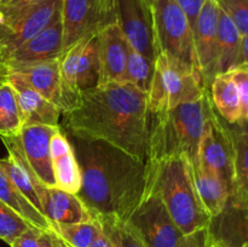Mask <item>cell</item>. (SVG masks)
I'll return each mask as SVG.
<instances>
[{
  "instance_id": "1",
  "label": "cell",
  "mask_w": 248,
  "mask_h": 247,
  "mask_svg": "<svg viewBox=\"0 0 248 247\" xmlns=\"http://www.w3.org/2000/svg\"><path fill=\"white\" fill-rule=\"evenodd\" d=\"M62 118L68 136L103 140L147 162L148 93L132 85L111 82L82 92L77 106Z\"/></svg>"
},
{
  "instance_id": "2",
  "label": "cell",
  "mask_w": 248,
  "mask_h": 247,
  "mask_svg": "<svg viewBox=\"0 0 248 247\" xmlns=\"http://www.w3.org/2000/svg\"><path fill=\"white\" fill-rule=\"evenodd\" d=\"M68 138L81 171L77 195L93 216L127 220L144 194L147 162L103 140Z\"/></svg>"
},
{
  "instance_id": "3",
  "label": "cell",
  "mask_w": 248,
  "mask_h": 247,
  "mask_svg": "<svg viewBox=\"0 0 248 247\" xmlns=\"http://www.w3.org/2000/svg\"><path fill=\"white\" fill-rule=\"evenodd\" d=\"M213 110L215 106L207 90L196 101L171 110L149 113L147 161L184 155L191 165L198 164L201 136Z\"/></svg>"
},
{
  "instance_id": "4",
  "label": "cell",
  "mask_w": 248,
  "mask_h": 247,
  "mask_svg": "<svg viewBox=\"0 0 248 247\" xmlns=\"http://www.w3.org/2000/svg\"><path fill=\"white\" fill-rule=\"evenodd\" d=\"M147 183L157 191L182 234L210 225L212 217L196 194L188 157L181 155L147 161Z\"/></svg>"
},
{
  "instance_id": "5",
  "label": "cell",
  "mask_w": 248,
  "mask_h": 247,
  "mask_svg": "<svg viewBox=\"0 0 248 247\" xmlns=\"http://www.w3.org/2000/svg\"><path fill=\"white\" fill-rule=\"evenodd\" d=\"M199 68L171 60L162 53L155 58V72L148 93L149 113L171 110L194 102L207 91Z\"/></svg>"
},
{
  "instance_id": "6",
  "label": "cell",
  "mask_w": 248,
  "mask_h": 247,
  "mask_svg": "<svg viewBox=\"0 0 248 247\" xmlns=\"http://www.w3.org/2000/svg\"><path fill=\"white\" fill-rule=\"evenodd\" d=\"M61 110H72L80 94L99 86L98 33L81 39L62 53L60 58Z\"/></svg>"
},
{
  "instance_id": "7",
  "label": "cell",
  "mask_w": 248,
  "mask_h": 247,
  "mask_svg": "<svg viewBox=\"0 0 248 247\" xmlns=\"http://www.w3.org/2000/svg\"><path fill=\"white\" fill-rule=\"evenodd\" d=\"M150 11L156 53L199 68L193 29L178 2L176 0H154Z\"/></svg>"
},
{
  "instance_id": "8",
  "label": "cell",
  "mask_w": 248,
  "mask_h": 247,
  "mask_svg": "<svg viewBox=\"0 0 248 247\" xmlns=\"http://www.w3.org/2000/svg\"><path fill=\"white\" fill-rule=\"evenodd\" d=\"M125 222L147 247H178L184 236L157 191L148 183H145L142 200Z\"/></svg>"
},
{
  "instance_id": "9",
  "label": "cell",
  "mask_w": 248,
  "mask_h": 247,
  "mask_svg": "<svg viewBox=\"0 0 248 247\" xmlns=\"http://www.w3.org/2000/svg\"><path fill=\"white\" fill-rule=\"evenodd\" d=\"M235 150L229 125L217 113L208 116L199 144V162L201 166L215 172L225 183L230 191H234Z\"/></svg>"
},
{
  "instance_id": "10",
  "label": "cell",
  "mask_w": 248,
  "mask_h": 247,
  "mask_svg": "<svg viewBox=\"0 0 248 247\" xmlns=\"http://www.w3.org/2000/svg\"><path fill=\"white\" fill-rule=\"evenodd\" d=\"M61 18L63 52L81 39L97 34L116 21L115 15L102 9L93 0H62Z\"/></svg>"
},
{
  "instance_id": "11",
  "label": "cell",
  "mask_w": 248,
  "mask_h": 247,
  "mask_svg": "<svg viewBox=\"0 0 248 247\" xmlns=\"http://www.w3.org/2000/svg\"><path fill=\"white\" fill-rule=\"evenodd\" d=\"M62 0H43L18 18L0 23V61L7 57L26 41L40 33L61 11Z\"/></svg>"
},
{
  "instance_id": "12",
  "label": "cell",
  "mask_w": 248,
  "mask_h": 247,
  "mask_svg": "<svg viewBox=\"0 0 248 247\" xmlns=\"http://www.w3.org/2000/svg\"><path fill=\"white\" fill-rule=\"evenodd\" d=\"M116 21L132 48L150 60L156 58L152 11L145 0H115Z\"/></svg>"
},
{
  "instance_id": "13",
  "label": "cell",
  "mask_w": 248,
  "mask_h": 247,
  "mask_svg": "<svg viewBox=\"0 0 248 247\" xmlns=\"http://www.w3.org/2000/svg\"><path fill=\"white\" fill-rule=\"evenodd\" d=\"M218 17L219 6L217 1L205 0L193 29L196 58L207 89L217 75Z\"/></svg>"
},
{
  "instance_id": "14",
  "label": "cell",
  "mask_w": 248,
  "mask_h": 247,
  "mask_svg": "<svg viewBox=\"0 0 248 247\" xmlns=\"http://www.w3.org/2000/svg\"><path fill=\"white\" fill-rule=\"evenodd\" d=\"M98 46L101 65L99 85L111 82L124 84L130 44L118 21L108 24L98 31Z\"/></svg>"
},
{
  "instance_id": "15",
  "label": "cell",
  "mask_w": 248,
  "mask_h": 247,
  "mask_svg": "<svg viewBox=\"0 0 248 247\" xmlns=\"http://www.w3.org/2000/svg\"><path fill=\"white\" fill-rule=\"evenodd\" d=\"M61 126L26 125L19 132L22 148L39 181L46 186H55L51 165V138Z\"/></svg>"
},
{
  "instance_id": "16",
  "label": "cell",
  "mask_w": 248,
  "mask_h": 247,
  "mask_svg": "<svg viewBox=\"0 0 248 247\" xmlns=\"http://www.w3.org/2000/svg\"><path fill=\"white\" fill-rule=\"evenodd\" d=\"M62 53L63 29L60 11L46 28L14 51L5 60L4 64L9 68L23 63L40 62V61L60 58Z\"/></svg>"
},
{
  "instance_id": "17",
  "label": "cell",
  "mask_w": 248,
  "mask_h": 247,
  "mask_svg": "<svg viewBox=\"0 0 248 247\" xmlns=\"http://www.w3.org/2000/svg\"><path fill=\"white\" fill-rule=\"evenodd\" d=\"M6 81L14 87L16 92L24 126H61L60 119L62 116L61 109L41 96L38 91H35L21 74L16 72H9Z\"/></svg>"
},
{
  "instance_id": "18",
  "label": "cell",
  "mask_w": 248,
  "mask_h": 247,
  "mask_svg": "<svg viewBox=\"0 0 248 247\" xmlns=\"http://www.w3.org/2000/svg\"><path fill=\"white\" fill-rule=\"evenodd\" d=\"M211 239L228 247H248V206L229 198L208 225Z\"/></svg>"
},
{
  "instance_id": "19",
  "label": "cell",
  "mask_w": 248,
  "mask_h": 247,
  "mask_svg": "<svg viewBox=\"0 0 248 247\" xmlns=\"http://www.w3.org/2000/svg\"><path fill=\"white\" fill-rule=\"evenodd\" d=\"M40 202L41 213L50 223L73 224L87 222L94 217L77 194L57 186H45Z\"/></svg>"
},
{
  "instance_id": "20",
  "label": "cell",
  "mask_w": 248,
  "mask_h": 247,
  "mask_svg": "<svg viewBox=\"0 0 248 247\" xmlns=\"http://www.w3.org/2000/svg\"><path fill=\"white\" fill-rule=\"evenodd\" d=\"M50 150L55 186L78 194L81 188V171L72 142L62 127L51 138Z\"/></svg>"
},
{
  "instance_id": "21",
  "label": "cell",
  "mask_w": 248,
  "mask_h": 247,
  "mask_svg": "<svg viewBox=\"0 0 248 247\" xmlns=\"http://www.w3.org/2000/svg\"><path fill=\"white\" fill-rule=\"evenodd\" d=\"M60 58L16 64L7 70L21 74L35 91L61 109Z\"/></svg>"
},
{
  "instance_id": "22",
  "label": "cell",
  "mask_w": 248,
  "mask_h": 247,
  "mask_svg": "<svg viewBox=\"0 0 248 247\" xmlns=\"http://www.w3.org/2000/svg\"><path fill=\"white\" fill-rule=\"evenodd\" d=\"M191 176L194 186L201 203L211 217L219 215L227 206L230 198V191L224 182L200 162L191 165Z\"/></svg>"
},
{
  "instance_id": "23",
  "label": "cell",
  "mask_w": 248,
  "mask_h": 247,
  "mask_svg": "<svg viewBox=\"0 0 248 247\" xmlns=\"http://www.w3.org/2000/svg\"><path fill=\"white\" fill-rule=\"evenodd\" d=\"M208 90L220 118L229 125H239L241 119L240 94L230 72L216 75Z\"/></svg>"
},
{
  "instance_id": "24",
  "label": "cell",
  "mask_w": 248,
  "mask_h": 247,
  "mask_svg": "<svg viewBox=\"0 0 248 247\" xmlns=\"http://www.w3.org/2000/svg\"><path fill=\"white\" fill-rule=\"evenodd\" d=\"M241 41L232 19L219 9L217 35V75L228 73L241 63Z\"/></svg>"
},
{
  "instance_id": "25",
  "label": "cell",
  "mask_w": 248,
  "mask_h": 247,
  "mask_svg": "<svg viewBox=\"0 0 248 247\" xmlns=\"http://www.w3.org/2000/svg\"><path fill=\"white\" fill-rule=\"evenodd\" d=\"M0 200L18 213L31 227L40 230H50L51 224L45 216L19 191L0 167Z\"/></svg>"
},
{
  "instance_id": "26",
  "label": "cell",
  "mask_w": 248,
  "mask_h": 247,
  "mask_svg": "<svg viewBox=\"0 0 248 247\" xmlns=\"http://www.w3.org/2000/svg\"><path fill=\"white\" fill-rule=\"evenodd\" d=\"M229 128L235 150L234 191L230 198L248 206V138L239 125H229Z\"/></svg>"
},
{
  "instance_id": "27",
  "label": "cell",
  "mask_w": 248,
  "mask_h": 247,
  "mask_svg": "<svg viewBox=\"0 0 248 247\" xmlns=\"http://www.w3.org/2000/svg\"><path fill=\"white\" fill-rule=\"evenodd\" d=\"M24 126L14 87L5 82L0 86V137L17 136Z\"/></svg>"
},
{
  "instance_id": "28",
  "label": "cell",
  "mask_w": 248,
  "mask_h": 247,
  "mask_svg": "<svg viewBox=\"0 0 248 247\" xmlns=\"http://www.w3.org/2000/svg\"><path fill=\"white\" fill-rule=\"evenodd\" d=\"M155 72V61L142 55L135 48L128 47L124 84L132 85L140 91L149 93Z\"/></svg>"
},
{
  "instance_id": "29",
  "label": "cell",
  "mask_w": 248,
  "mask_h": 247,
  "mask_svg": "<svg viewBox=\"0 0 248 247\" xmlns=\"http://www.w3.org/2000/svg\"><path fill=\"white\" fill-rule=\"evenodd\" d=\"M51 230L58 235L69 247H90L97 235L101 232L102 225L97 217L82 223L60 224L50 223Z\"/></svg>"
},
{
  "instance_id": "30",
  "label": "cell",
  "mask_w": 248,
  "mask_h": 247,
  "mask_svg": "<svg viewBox=\"0 0 248 247\" xmlns=\"http://www.w3.org/2000/svg\"><path fill=\"white\" fill-rule=\"evenodd\" d=\"M99 219L103 232L116 247H147L127 222L114 216H94Z\"/></svg>"
},
{
  "instance_id": "31",
  "label": "cell",
  "mask_w": 248,
  "mask_h": 247,
  "mask_svg": "<svg viewBox=\"0 0 248 247\" xmlns=\"http://www.w3.org/2000/svg\"><path fill=\"white\" fill-rule=\"evenodd\" d=\"M31 225L11 207L0 200V240L11 245Z\"/></svg>"
},
{
  "instance_id": "32",
  "label": "cell",
  "mask_w": 248,
  "mask_h": 247,
  "mask_svg": "<svg viewBox=\"0 0 248 247\" xmlns=\"http://www.w3.org/2000/svg\"><path fill=\"white\" fill-rule=\"evenodd\" d=\"M241 36H248V0H216Z\"/></svg>"
},
{
  "instance_id": "33",
  "label": "cell",
  "mask_w": 248,
  "mask_h": 247,
  "mask_svg": "<svg viewBox=\"0 0 248 247\" xmlns=\"http://www.w3.org/2000/svg\"><path fill=\"white\" fill-rule=\"evenodd\" d=\"M230 74L239 90L240 104H241V119L239 125H241L248 118V64L241 63L230 70Z\"/></svg>"
},
{
  "instance_id": "34",
  "label": "cell",
  "mask_w": 248,
  "mask_h": 247,
  "mask_svg": "<svg viewBox=\"0 0 248 247\" xmlns=\"http://www.w3.org/2000/svg\"><path fill=\"white\" fill-rule=\"evenodd\" d=\"M40 1L43 0H15L11 4L0 7V23H7L18 18Z\"/></svg>"
},
{
  "instance_id": "35",
  "label": "cell",
  "mask_w": 248,
  "mask_h": 247,
  "mask_svg": "<svg viewBox=\"0 0 248 247\" xmlns=\"http://www.w3.org/2000/svg\"><path fill=\"white\" fill-rule=\"evenodd\" d=\"M212 239H211L208 227L203 229L196 230L191 234L184 235L179 242L178 247H211Z\"/></svg>"
},
{
  "instance_id": "36",
  "label": "cell",
  "mask_w": 248,
  "mask_h": 247,
  "mask_svg": "<svg viewBox=\"0 0 248 247\" xmlns=\"http://www.w3.org/2000/svg\"><path fill=\"white\" fill-rule=\"evenodd\" d=\"M43 230L31 227L28 230L19 235L10 246L11 247H41L40 234Z\"/></svg>"
},
{
  "instance_id": "37",
  "label": "cell",
  "mask_w": 248,
  "mask_h": 247,
  "mask_svg": "<svg viewBox=\"0 0 248 247\" xmlns=\"http://www.w3.org/2000/svg\"><path fill=\"white\" fill-rule=\"evenodd\" d=\"M176 1L178 2V5L188 17L191 29H194L196 18H198L199 12H200L205 0H176Z\"/></svg>"
},
{
  "instance_id": "38",
  "label": "cell",
  "mask_w": 248,
  "mask_h": 247,
  "mask_svg": "<svg viewBox=\"0 0 248 247\" xmlns=\"http://www.w3.org/2000/svg\"><path fill=\"white\" fill-rule=\"evenodd\" d=\"M41 247H69L52 230H43L40 234Z\"/></svg>"
},
{
  "instance_id": "39",
  "label": "cell",
  "mask_w": 248,
  "mask_h": 247,
  "mask_svg": "<svg viewBox=\"0 0 248 247\" xmlns=\"http://www.w3.org/2000/svg\"><path fill=\"white\" fill-rule=\"evenodd\" d=\"M90 247H116V245L114 244L113 240L103 232V229L101 230L98 235H97L96 239L93 240Z\"/></svg>"
},
{
  "instance_id": "40",
  "label": "cell",
  "mask_w": 248,
  "mask_h": 247,
  "mask_svg": "<svg viewBox=\"0 0 248 247\" xmlns=\"http://www.w3.org/2000/svg\"><path fill=\"white\" fill-rule=\"evenodd\" d=\"M96 4H98L102 9L116 16V2L115 0H93Z\"/></svg>"
},
{
  "instance_id": "41",
  "label": "cell",
  "mask_w": 248,
  "mask_h": 247,
  "mask_svg": "<svg viewBox=\"0 0 248 247\" xmlns=\"http://www.w3.org/2000/svg\"><path fill=\"white\" fill-rule=\"evenodd\" d=\"M241 63H247L248 64V36H242ZM241 63H240V64H241Z\"/></svg>"
},
{
  "instance_id": "42",
  "label": "cell",
  "mask_w": 248,
  "mask_h": 247,
  "mask_svg": "<svg viewBox=\"0 0 248 247\" xmlns=\"http://www.w3.org/2000/svg\"><path fill=\"white\" fill-rule=\"evenodd\" d=\"M9 74V72H7V68L6 65L4 64V63L0 61V77H6V75Z\"/></svg>"
},
{
  "instance_id": "43",
  "label": "cell",
  "mask_w": 248,
  "mask_h": 247,
  "mask_svg": "<svg viewBox=\"0 0 248 247\" xmlns=\"http://www.w3.org/2000/svg\"><path fill=\"white\" fill-rule=\"evenodd\" d=\"M240 127H241V130H242V132L245 133V135L247 136V138H248V118H247V120L245 121L244 124H241V125H239Z\"/></svg>"
},
{
  "instance_id": "44",
  "label": "cell",
  "mask_w": 248,
  "mask_h": 247,
  "mask_svg": "<svg viewBox=\"0 0 248 247\" xmlns=\"http://www.w3.org/2000/svg\"><path fill=\"white\" fill-rule=\"evenodd\" d=\"M12 1H15V0H0V7L6 6V5L11 4Z\"/></svg>"
},
{
  "instance_id": "45",
  "label": "cell",
  "mask_w": 248,
  "mask_h": 247,
  "mask_svg": "<svg viewBox=\"0 0 248 247\" xmlns=\"http://www.w3.org/2000/svg\"><path fill=\"white\" fill-rule=\"evenodd\" d=\"M211 247H228V246H224V245L218 244V242H213L212 241V246H211Z\"/></svg>"
},
{
  "instance_id": "46",
  "label": "cell",
  "mask_w": 248,
  "mask_h": 247,
  "mask_svg": "<svg viewBox=\"0 0 248 247\" xmlns=\"http://www.w3.org/2000/svg\"><path fill=\"white\" fill-rule=\"evenodd\" d=\"M6 77H7V75H6ZM6 77H0V86H1L2 84H5V82H6Z\"/></svg>"
},
{
  "instance_id": "47",
  "label": "cell",
  "mask_w": 248,
  "mask_h": 247,
  "mask_svg": "<svg viewBox=\"0 0 248 247\" xmlns=\"http://www.w3.org/2000/svg\"><path fill=\"white\" fill-rule=\"evenodd\" d=\"M145 2H147V5L149 6V9H152V5L153 2H154V0H145Z\"/></svg>"
}]
</instances>
